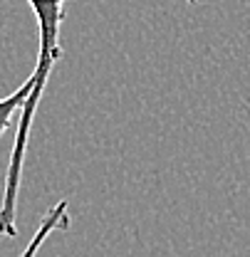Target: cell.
Here are the masks:
<instances>
[{
	"instance_id": "2",
	"label": "cell",
	"mask_w": 250,
	"mask_h": 257,
	"mask_svg": "<svg viewBox=\"0 0 250 257\" xmlns=\"http://www.w3.org/2000/svg\"><path fill=\"white\" fill-rule=\"evenodd\" d=\"M69 223H72V220H69V203H67V200H57V203L45 213V218L40 220L37 230H35V235L30 237L28 247L20 252V257H35L37 252H40V247L47 242L50 235H55L57 230H67Z\"/></svg>"
},
{
	"instance_id": "1",
	"label": "cell",
	"mask_w": 250,
	"mask_h": 257,
	"mask_svg": "<svg viewBox=\"0 0 250 257\" xmlns=\"http://www.w3.org/2000/svg\"><path fill=\"white\" fill-rule=\"evenodd\" d=\"M30 10L37 20L40 32V47H37V62L32 69V92L20 111L18 119V134L10 151L8 171H5V188L0 200V237H15L18 235V198H20V181H23V166H25V151L30 141V128L35 111L40 106V99L45 94L47 79L55 69V64L62 60V45H60V28L64 20V5L67 0H28Z\"/></svg>"
},
{
	"instance_id": "4",
	"label": "cell",
	"mask_w": 250,
	"mask_h": 257,
	"mask_svg": "<svg viewBox=\"0 0 250 257\" xmlns=\"http://www.w3.org/2000/svg\"><path fill=\"white\" fill-rule=\"evenodd\" d=\"M186 3H198V0H186Z\"/></svg>"
},
{
	"instance_id": "3",
	"label": "cell",
	"mask_w": 250,
	"mask_h": 257,
	"mask_svg": "<svg viewBox=\"0 0 250 257\" xmlns=\"http://www.w3.org/2000/svg\"><path fill=\"white\" fill-rule=\"evenodd\" d=\"M30 92H32V79L28 77V79L13 92V94H8V96L0 99V136L13 126L15 114L23 111V106H25V101H28Z\"/></svg>"
}]
</instances>
